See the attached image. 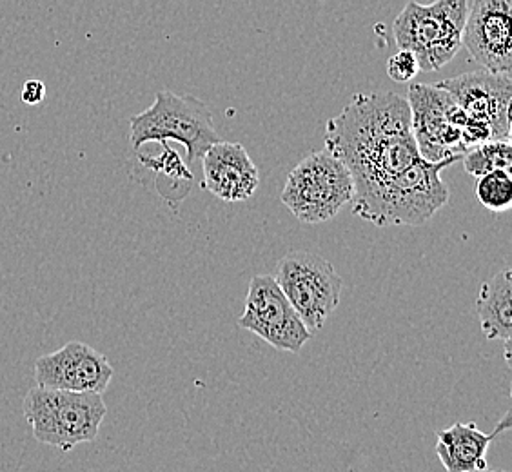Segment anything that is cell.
Segmentation results:
<instances>
[{
    "instance_id": "1",
    "label": "cell",
    "mask_w": 512,
    "mask_h": 472,
    "mask_svg": "<svg viewBox=\"0 0 512 472\" xmlns=\"http://www.w3.org/2000/svg\"><path fill=\"white\" fill-rule=\"evenodd\" d=\"M325 149L356 186L396 175L420 160L409 102L398 93H358L325 126Z\"/></svg>"
},
{
    "instance_id": "2",
    "label": "cell",
    "mask_w": 512,
    "mask_h": 472,
    "mask_svg": "<svg viewBox=\"0 0 512 472\" xmlns=\"http://www.w3.org/2000/svg\"><path fill=\"white\" fill-rule=\"evenodd\" d=\"M462 157L416 160L409 168L355 187L353 213L378 227L424 226L449 202L442 171Z\"/></svg>"
},
{
    "instance_id": "3",
    "label": "cell",
    "mask_w": 512,
    "mask_h": 472,
    "mask_svg": "<svg viewBox=\"0 0 512 472\" xmlns=\"http://www.w3.org/2000/svg\"><path fill=\"white\" fill-rule=\"evenodd\" d=\"M22 411L37 442L71 451L99 436L108 407L99 393H75L37 385L26 394Z\"/></svg>"
},
{
    "instance_id": "4",
    "label": "cell",
    "mask_w": 512,
    "mask_h": 472,
    "mask_svg": "<svg viewBox=\"0 0 512 472\" xmlns=\"http://www.w3.org/2000/svg\"><path fill=\"white\" fill-rule=\"evenodd\" d=\"M129 124V138L135 151L149 142L168 144L169 140H175L186 148L189 169L220 140L213 113L206 102L193 95H177L173 91H158L153 106L131 117Z\"/></svg>"
},
{
    "instance_id": "5",
    "label": "cell",
    "mask_w": 512,
    "mask_h": 472,
    "mask_svg": "<svg viewBox=\"0 0 512 472\" xmlns=\"http://www.w3.org/2000/svg\"><path fill=\"white\" fill-rule=\"evenodd\" d=\"M467 11L469 0H434L431 4L411 0L394 20L396 46L413 53L420 71H438L462 50Z\"/></svg>"
},
{
    "instance_id": "6",
    "label": "cell",
    "mask_w": 512,
    "mask_h": 472,
    "mask_svg": "<svg viewBox=\"0 0 512 472\" xmlns=\"http://www.w3.org/2000/svg\"><path fill=\"white\" fill-rule=\"evenodd\" d=\"M355 197V182L327 149L298 162L287 175L280 200L300 222L316 226L335 218Z\"/></svg>"
},
{
    "instance_id": "7",
    "label": "cell",
    "mask_w": 512,
    "mask_h": 472,
    "mask_svg": "<svg viewBox=\"0 0 512 472\" xmlns=\"http://www.w3.org/2000/svg\"><path fill=\"white\" fill-rule=\"evenodd\" d=\"M276 284L315 333L340 304L344 280L335 266L322 256L307 251H291L276 264Z\"/></svg>"
},
{
    "instance_id": "8",
    "label": "cell",
    "mask_w": 512,
    "mask_h": 472,
    "mask_svg": "<svg viewBox=\"0 0 512 472\" xmlns=\"http://www.w3.org/2000/svg\"><path fill=\"white\" fill-rule=\"evenodd\" d=\"M411 129L424 160L440 162L465 153L463 129L469 118L460 102L438 84H413L407 91Z\"/></svg>"
},
{
    "instance_id": "9",
    "label": "cell",
    "mask_w": 512,
    "mask_h": 472,
    "mask_svg": "<svg viewBox=\"0 0 512 472\" xmlns=\"http://www.w3.org/2000/svg\"><path fill=\"white\" fill-rule=\"evenodd\" d=\"M237 324L284 353H300L313 338V333L276 284L275 276L256 275L251 280L246 309Z\"/></svg>"
},
{
    "instance_id": "10",
    "label": "cell",
    "mask_w": 512,
    "mask_h": 472,
    "mask_svg": "<svg viewBox=\"0 0 512 472\" xmlns=\"http://www.w3.org/2000/svg\"><path fill=\"white\" fill-rule=\"evenodd\" d=\"M438 86L447 89L460 102L469 122L489 131L491 140H511L512 79L509 73L478 69L442 80Z\"/></svg>"
},
{
    "instance_id": "11",
    "label": "cell",
    "mask_w": 512,
    "mask_h": 472,
    "mask_svg": "<svg viewBox=\"0 0 512 472\" xmlns=\"http://www.w3.org/2000/svg\"><path fill=\"white\" fill-rule=\"evenodd\" d=\"M115 369L97 349L82 342H68L55 353L35 362V382L40 387L75 393H106Z\"/></svg>"
},
{
    "instance_id": "12",
    "label": "cell",
    "mask_w": 512,
    "mask_h": 472,
    "mask_svg": "<svg viewBox=\"0 0 512 472\" xmlns=\"http://www.w3.org/2000/svg\"><path fill=\"white\" fill-rule=\"evenodd\" d=\"M512 0H473L463 24L465 46L483 69L512 71Z\"/></svg>"
},
{
    "instance_id": "13",
    "label": "cell",
    "mask_w": 512,
    "mask_h": 472,
    "mask_svg": "<svg viewBox=\"0 0 512 472\" xmlns=\"http://www.w3.org/2000/svg\"><path fill=\"white\" fill-rule=\"evenodd\" d=\"M202 187L224 202H242L255 195L260 175L247 149L237 142L218 140L202 157Z\"/></svg>"
},
{
    "instance_id": "14",
    "label": "cell",
    "mask_w": 512,
    "mask_h": 472,
    "mask_svg": "<svg viewBox=\"0 0 512 472\" xmlns=\"http://www.w3.org/2000/svg\"><path fill=\"white\" fill-rule=\"evenodd\" d=\"M507 429H511L509 413H505L503 422L491 434L480 431L476 423H454L436 433V454L449 472L487 471L485 456L489 445Z\"/></svg>"
},
{
    "instance_id": "15",
    "label": "cell",
    "mask_w": 512,
    "mask_h": 472,
    "mask_svg": "<svg viewBox=\"0 0 512 472\" xmlns=\"http://www.w3.org/2000/svg\"><path fill=\"white\" fill-rule=\"evenodd\" d=\"M476 313L487 340L511 342L512 273L509 267L483 282L476 298Z\"/></svg>"
},
{
    "instance_id": "16",
    "label": "cell",
    "mask_w": 512,
    "mask_h": 472,
    "mask_svg": "<svg viewBox=\"0 0 512 472\" xmlns=\"http://www.w3.org/2000/svg\"><path fill=\"white\" fill-rule=\"evenodd\" d=\"M462 162L465 171L476 178L494 169L511 171V140H489V142L478 144L463 153Z\"/></svg>"
},
{
    "instance_id": "17",
    "label": "cell",
    "mask_w": 512,
    "mask_h": 472,
    "mask_svg": "<svg viewBox=\"0 0 512 472\" xmlns=\"http://www.w3.org/2000/svg\"><path fill=\"white\" fill-rule=\"evenodd\" d=\"M476 197L493 213H505L512 206V177L507 169H494L478 177Z\"/></svg>"
},
{
    "instance_id": "18",
    "label": "cell",
    "mask_w": 512,
    "mask_h": 472,
    "mask_svg": "<svg viewBox=\"0 0 512 472\" xmlns=\"http://www.w3.org/2000/svg\"><path fill=\"white\" fill-rule=\"evenodd\" d=\"M162 155L158 157H138V160L146 166L153 169L158 175H166L169 178H178V180H189L193 182V171L188 168V164H182V160L178 157L173 149L169 148V144H162Z\"/></svg>"
},
{
    "instance_id": "19",
    "label": "cell",
    "mask_w": 512,
    "mask_h": 472,
    "mask_svg": "<svg viewBox=\"0 0 512 472\" xmlns=\"http://www.w3.org/2000/svg\"><path fill=\"white\" fill-rule=\"evenodd\" d=\"M420 73L418 60L409 50H398L391 59L387 60V75L394 82H409Z\"/></svg>"
},
{
    "instance_id": "20",
    "label": "cell",
    "mask_w": 512,
    "mask_h": 472,
    "mask_svg": "<svg viewBox=\"0 0 512 472\" xmlns=\"http://www.w3.org/2000/svg\"><path fill=\"white\" fill-rule=\"evenodd\" d=\"M22 102L30 104V106H37L42 100L46 99V86L40 80H26L22 86Z\"/></svg>"
}]
</instances>
